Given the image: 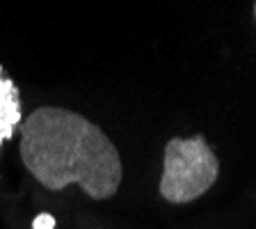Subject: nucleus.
Wrapping results in <instances>:
<instances>
[{
    "label": "nucleus",
    "mask_w": 256,
    "mask_h": 229,
    "mask_svg": "<svg viewBox=\"0 0 256 229\" xmlns=\"http://www.w3.org/2000/svg\"><path fill=\"white\" fill-rule=\"evenodd\" d=\"M18 154L48 190L78 186L92 199H110L124 179L122 156L106 131L66 108L42 106L23 117Z\"/></svg>",
    "instance_id": "nucleus-1"
},
{
    "label": "nucleus",
    "mask_w": 256,
    "mask_h": 229,
    "mask_svg": "<svg viewBox=\"0 0 256 229\" xmlns=\"http://www.w3.org/2000/svg\"><path fill=\"white\" fill-rule=\"evenodd\" d=\"M220 176V158L202 133L172 138L162 154L158 192L170 204H190L204 197Z\"/></svg>",
    "instance_id": "nucleus-2"
},
{
    "label": "nucleus",
    "mask_w": 256,
    "mask_h": 229,
    "mask_svg": "<svg viewBox=\"0 0 256 229\" xmlns=\"http://www.w3.org/2000/svg\"><path fill=\"white\" fill-rule=\"evenodd\" d=\"M16 126H21V99H18V90L0 71V144L7 142L14 135Z\"/></svg>",
    "instance_id": "nucleus-3"
},
{
    "label": "nucleus",
    "mask_w": 256,
    "mask_h": 229,
    "mask_svg": "<svg viewBox=\"0 0 256 229\" xmlns=\"http://www.w3.org/2000/svg\"><path fill=\"white\" fill-rule=\"evenodd\" d=\"M55 227V218L48 213H42L39 218H34V229H53Z\"/></svg>",
    "instance_id": "nucleus-4"
},
{
    "label": "nucleus",
    "mask_w": 256,
    "mask_h": 229,
    "mask_svg": "<svg viewBox=\"0 0 256 229\" xmlns=\"http://www.w3.org/2000/svg\"><path fill=\"white\" fill-rule=\"evenodd\" d=\"M254 21H256V3H254Z\"/></svg>",
    "instance_id": "nucleus-5"
}]
</instances>
